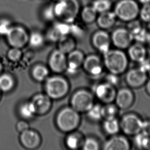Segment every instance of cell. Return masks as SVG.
<instances>
[{"label": "cell", "mask_w": 150, "mask_h": 150, "mask_svg": "<svg viewBox=\"0 0 150 150\" xmlns=\"http://www.w3.org/2000/svg\"><path fill=\"white\" fill-rule=\"evenodd\" d=\"M131 148L130 142L125 136L119 135H112L103 146L105 150H129Z\"/></svg>", "instance_id": "obj_19"}, {"label": "cell", "mask_w": 150, "mask_h": 150, "mask_svg": "<svg viewBox=\"0 0 150 150\" xmlns=\"http://www.w3.org/2000/svg\"><path fill=\"white\" fill-rule=\"evenodd\" d=\"M117 90L105 81L96 84L93 88V95L102 103H112L115 100Z\"/></svg>", "instance_id": "obj_9"}, {"label": "cell", "mask_w": 150, "mask_h": 150, "mask_svg": "<svg viewBox=\"0 0 150 150\" xmlns=\"http://www.w3.org/2000/svg\"><path fill=\"white\" fill-rule=\"evenodd\" d=\"M91 42L93 47L103 55L110 49L112 44L111 35L105 30L101 29L94 33Z\"/></svg>", "instance_id": "obj_14"}, {"label": "cell", "mask_w": 150, "mask_h": 150, "mask_svg": "<svg viewBox=\"0 0 150 150\" xmlns=\"http://www.w3.org/2000/svg\"><path fill=\"white\" fill-rule=\"evenodd\" d=\"M42 17L44 20L47 22H52L57 17L54 10V4H49L43 8L42 12Z\"/></svg>", "instance_id": "obj_36"}, {"label": "cell", "mask_w": 150, "mask_h": 150, "mask_svg": "<svg viewBox=\"0 0 150 150\" xmlns=\"http://www.w3.org/2000/svg\"><path fill=\"white\" fill-rule=\"evenodd\" d=\"M139 10V5L136 0H120L116 4L113 11L117 18L128 23L138 18Z\"/></svg>", "instance_id": "obj_4"}, {"label": "cell", "mask_w": 150, "mask_h": 150, "mask_svg": "<svg viewBox=\"0 0 150 150\" xmlns=\"http://www.w3.org/2000/svg\"><path fill=\"white\" fill-rule=\"evenodd\" d=\"M53 1H55V2H57V1H58L59 0H53Z\"/></svg>", "instance_id": "obj_54"}, {"label": "cell", "mask_w": 150, "mask_h": 150, "mask_svg": "<svg viewBox=\"0 0 150 150\" xmlns=\"http://www.w3.org/2000/svg\"><path fill=\"white\" fill-rule=\"evenodd\" d=\"M134 144L140 150H150V136L140 132L134 136Z\"/></svg>", "instance_id": "obj_31"}, {"label": "cell", "mask_w": 150, "mask_h": 150, "mask_svg": "<svg viewBox=\"0 0 150 150\" xmlns=\"http://www.w3.org/2000/svg\"><path fill=\"white\" fill-rule=\"evenodd\" d=\"M50 69L48 67L42 64L35 65L31 71L33 79L37 82H44L49 76Z\"/></svg>", "instance_id": "obj_23"}, {"label": "cell", "mask_w": 150, "mask_h": 150, "mask_svg": "<svg viewBox=\"0 0 150 150\" xmlns=\"http://www.w3.org/2000/svg\"><path fill=\"white\" fill-rule=\"evenodd\" d=\"M44 82L45 93L52 100L62 99L70 91L69 81L57 74L49 76Z\"/></svg>", "instance_id": "obj_3"}, {"label": "cell", "mask_w": 150, "mask_h": 150, "mask_svg": "<svg viewBox=\"0 0 150 150\" xmlns=\"http://www.w3.org/2000/svg\"><path fill=\"white\" fill-rule=\"evenodd\" d=\"M57 44V49L66 55L75 50L76 46L75 39L70 35L62 37Z\"/></svg>", "instance_id": "obj_24"}, {"label": "cell", "mask_w": 150, "mask_h": 150, "mask_svg": "<svg viewBox=\"0 0 150 150\" xmlns=\"http://www.w3.org/2000/svg\"><path fill=\"white\" fill-rule=\"evenodd\" d=\"M83 140V136L81 133L73 131L69 133L65 138V145L70 150H77L82 147Z\"/></svg>", "instance_id": "obj_22"}, {"label": "cell", "mask_w": 150, "mask_h": 150, "mask_svg": "<svg viewBox=\"0 0 150 150\" xmlns=\"http://www.w3.org/2000/svg\"><path fill=\"white\" fill-rule=\"evenodd\" d=\"M93 94L85 89L75 91L70 99V107L79 113H86L94 103Z\"/></svg>", "instance_id": "obj_5"}, {"label": "cell", "mask_w": 150, "mask_h": 150, "mask_svg": "<svg viewBox=\"0 0 150 150\" xmlns=\"http://www.w3.org/2000/svg\"><path fill=\"white\" fill-rule=\"evenodd\" d=\"M30 128L29 124L27 122V120H19L16 123V129L17 131L20 133L24 132Z\"/></svg>", "instance_id": "obj_45"}, {"label": "cell", "mask_w": 150, "mask_h": 150, "mask_svg": "<svg viewBox=\"0 0 150 150\" xmlns=\"http://www.w3.org/2000/svg\"><path fill=\"white\" fill-rule=\"evenodd\" d=\"M45 35L40 31H35L29 35L28 44L33 48L39 49L43 47L45 44Z\"/></svg>", "instance_id": "obj_29"}, {"label": "cell", "mask_w": 150, "mask_h": 150, "mask_svg": "<svg viewBox=\"0 0 150 150\" xmlns=\"http://www.w3.org/2000/svg\"><path fill=\"white\" fill-rule=\"evenodd\" d=\"M19 140L21 145L28 150L38 148L42 143V138L39 132L30 128L20 133Z\"/></svg>", "instance_id": "obj_12"}, {"label": "cell", "mask_w": 150, "mask_h": 150, "mask_svg": "<svg viewBox=\"0 0 150 150\" xmlns=\"http://www.w3.org/2000/svg\"><path fill=\"white\" fill-rule=\"evenodd\" d=\"M117 19L114 12L109 10L98 15L96 22L100 28L106 30L114 26Z\"/></svg>", "instance_id": "obj_21"}, {"label": "cell", "mask_w": 150, "mask_h": 150, "mask_svg": "<svg viewBox=\"0 0 150 150\" xmlns=\"http://www.w3.org/2000/svg\"><path fill=\"white\" fill-rule=\"evenodd\" d=\"M29 35L24 28L16 26H11L6 37L11 47L22 49L28 43Z\"/></svg>", "instance_id": "obj_7"}, {"label": "cell", "mask_w": 150, "mask_h": 150, "mask_svg": "<svg viewBox=\"0 0 150 150\" xmlns=\"http://www.w3.org/2000/svg\"><path fill=\"white\" fill-rule=\"evenodd\" d=\"M138 3L144 5V4H149L150 3V0H137Z\"/></svg>", "instance_id": "obj_49"}, {"label": "cell", "mask_w": 150, "mask_h": 150, "mask_svg": "<svg viewBox=\"0 0 150 150\" xmlns=\"http://www.w3.org/2000/svg\"><path fill=\"white\" fill-rule=\"evenodd\" d=\"M82 67L92 78L98 79L103 75L105 67L103 62L97 55L92 54L85 57Z\"/></svg>", "instance_id": "obj_8"}, {"label": "cell", "mask_w": 150, "mask_h": 150, "mask_svg": "<svg viewBox=\"0 0 150 150\" xmlns=\"http://www.w3.org/2000/svg\"><path fill=\"white\" fill-rule=\"evenodd\" d=\"M52 100L45 93L33 96L31 101L35 107L36 115H44L48 113L52 107Z\"/></svg>", "instance_id": "obj_17"}, {"label": "cell", "mask_w": 150, "mask_h": 150, "mask_svg": "<svg viewBox=\"0 0 150 150\" xmlns=\"http://www.w3.org/2000/svg\"><path fill=\"white\" fill-rule=\"evenodd\" d=\"M105 81L116 88L120 83V75L109 72L105 76Z\"/></svg>", "instance_id": "obj_43"}, {"label": "cell", "mask_w": 150, "mask_h": 150, "mask_svg": "<svg viewBox=\"0 0 150 150\" xmlns=\"http://www.w3.org/2000/svg\"><path fill=\"white\" fill-rule=\"evenodd\" d=\"M81 149L83 150H98L100 149V144L96 138L88 137L84 138Z\"/></svg>", "instance_id": "obj_35"}, {"label": "cell", "mask_w": 150, "mask_h": 150, "mask_svg": "<svg viewBox=\"0 0 150 150\" xmlns=\"http://www.w3.org/2000/svg\"><path fill=\"white\" fill-rule=\"evenodd\" d=\"M118 110L119 109L117 105L113 104V103L105 104V105H103V119L105 118L116 117Z\"/></svg>", "instance_id": "obj_37"}, {"label": "cell", "mask_w": 150, "mask_h": 150, "mask_svg": "<svg viewBox=\"0 0 150 150\" xmlns=\"http://www.w3.org/2000/svg\"><path fill=\"white\" fill-rule=\"evenodd\" d=\"M138 17L142 23H150V3L142 5L140 7Z\"/></svg>", "instance_id": "obj_39"}, {"label": "cell", "mask_w": 150, "mask_h": 150, "mask_svg": "<svg viewBox=\"0 0 150 150\" xmlns=\"http://www.w3.org/2000/svg\"><path fill=\"white\" fill-rule=\"evenodd\" d=\"M16 80L10 73H2L0 74V90L2 92H9L13 89Z\"/></svg>", "instance_id": "obj_26"}, {"label": "cell", "mask_w": 150, "mask_h": 150, "mask_svg": "<svg viewBox=\"0 0 150 150\" xmlns=\"http://www.w3.org/2000/svg\"><path fill=\"white\" fill-rule=\"evenodd\" d=\"M139 64V67L138 68H140L142 70L144 71L145 72L147 73V71L148 70L150 67V60L149 59L146 57L144 60L141 61L138 63Z\"/></svg>", "instance_id": "obj_46"}, {"label": "cell", "mask_w": 150, "mask_h": 150, "mask_svg": "<svg viewBox=\"0 0 150 150\" xmlns=\"http://www.w3.org/2000/svg\"><path fill=\"white\" fill-rule=\"evenodd\" d=\"M120 122V130L127 135L135 136L142 131L143 120L136 114H126Z\"/></svg>", "instance_id": "obj_6"}, {"label": "cell", "mask_w": 150, "mask_h": 150, "mask_svg": "<svg viewBox=\"0 0 150 150\" xmlns=\"http://www.w3.org/2000/svg\"><path fill=\"white\" fill-rule=\"evenodd\" d=\"M105 68L110 73L120 75L125 73L128 67L129 59L122 50L110 49L103 54Z\"/></svg>", "instance_id": "obj_1"}, {"label": "cell", "mask_w": 150, "mask_h": 150, "mask_svg": "<svg viewBox=\"0 0 150 150\" xmlns=\"http://www.w3.org/2000/svg\"><path fill=\"white\" fill-rule=\"evenodd\" d=\"M141 21L137 20V19L130 21L128 23L127 28L133 35L144 27Z\"/></svg>", "instance_id": "obj_41"}, {"label": "cell", "mask_w": 150, "mask_h": 150, "mask_svg": "<svg viewBox=\"0 0 150 150\" xmlns=\"http://www.w3.org/2000/svg\"><path fill=\"white\" fill-rule=\"evenodd\" d=\"M141 132L146 135L150 136V120H143Z\"/></svg>", "instance_id": "obj_47"}, {"label": "cell", "mask_w": 150, "mask_h": 150, "mask_svg": "<svg viewBox=\"0 0 150 150\" xmlns=\"http://www.w3.org/2000/svg\"><path fill=\"white\" fill-rule=\"evenodd\" d=\"M111 43L117 49H127L133 42V37L127 28H118L111 35Z\"/></svg>", "instance_id": "obj_10"}, {"label": "cell", "mask_w": 150, "mask_h": 150, "mask_svg": "<svg viewBox=\"0 0 150 150\" xmlns=\"http://www.w3.org/2000/svg\"><path fill=\"white\" fill-rule=\"evenodd\" d=\"M147 74L150 77V68H149V69L148 70V71H147Z\"/></svg>", "instance_id": "obj_52"}, {"label": "cell", "mask_w": 150, "mask_h": 150, "mask_svg": "<svg viewBox=\"0 0 150 150\" xmlns=\"http://www.w3.org/2000/svg\"><path fill=\"white\" fill-rule=\"evenodd\" d=\"M50 70L56 74L65 72L67 66V55L57 49L53 51L48 61Z\"/></svg>", "instance_id": "obj_11"}, {"label": "cell", "mask_w": 150, "mask_h": 150, "mask_svg": "<svg viewBox=\"0 0 150 150\" xmlns=\"http://www.w3.org/2000/svg\"><path fill=\"white\" fill-rule=\"evenodd\" d=\"M64 12L59 20L71 24L75 21L80 13V4L79 0H65Z\"/></svg>", "instance_id": "obj_18"}, {"label": "cell", "mask_w": 150, "mask_h": 150, "mask_svg": "<svg viewBox=\"0 0 150 150\" xmlns=\"http://www.w3.org/2000/svg\"><path fill=\"white\" fill-rule=\"evenodd\" d=\"M3 65L1 63V62L0 61V74H1L3 73Z\"/></svg>", "instance_id": "obj_51"}, {"label": "cell", "mask_w": 150, "mask_h": 150, "mask_svg": "<svg viewBox=\"0 0 150 150\" xmlns=\"http://www.w3.org/2000/svg\"><path fill=\"white\" fill-rule=\"evenodd\" d=\"M146 44L149 45V46L150 47V31L149 32L148 37V40H147V42Z\"/></svg>", "instance_id": "obj_50"}, {"label": "cell", "mask_w": 150, "mask_h": 150, "mask_svg": "<svg viewBox=\"0 0 150 150\" xmlns=\"http://www.w3.org/2000/svg\"><path fill=\"white\" fill-rule=\"evenodd\" d=\"M80 13L83 22L84 24H88L96 22L98 14L92 5L86 6L83 7Z\"/></svg>", "instance_id": "obj_28"}, {"label": "cell", "mask_w": 150, "mask_h": 150, "mask_svg": "<svg viewBox=\"0 0 150 150\" xmlns=\"http://www.w3.org/2000/svg\"><path fill=\"white\" fill-rule=\"evenodd\" d=\"M52 26L61 37L70 35V24L59 21L53 24Z\"/></svg>", "instance_id": "obj_34"}, {"label": "cell", "mask_w": 150, "mask_h": 150, "mask_svg": "<svg viewBox=\"0 0 150 150\" xmlns=\"http://www.w3.org/2000/svg\"><path fill=\"white\" fill-rule=\"evenodd\" d=\"M81 121L80 113L71 107L62 108L57 114L55 124L61 132L66 133L75 131Z\"/></svg>", "instance_id": "obj_2"}, {"label": "cell", "mask_w": 150, "mask_h": 150, "mask_svg": "<svg viewBox=\"0 0 150 150\" xmlns=\"http://www.w3.org/2000/svg\"><path fill=\"white\" fill-rule=\"evenodd\" d=\"M18 113L23 119L30 120L36 115L35 107L31 100L22 103L18 108Z\"/></svg>", "instance_id": "obj_27"}, {"label": "cell", "mask_w": 150, "mask_h": 150, "mask_svg": "<svg viewBox=\"0 0 150 150\" xmlns=\"http://www.w3.org/2000/svg\"><path fill=\"white\" fill-rule=\"evenodd\" d=\"M67 66L65 72L69 75L76 74L82 67L85 58L81 51L75 49L67 55Z\"/></svg>", "instance_id": "obj_13"}, {"label": "cell", "mask_w": 150, "mask_h": 150, "mask_svg": "<svg viewBox=\"0 0 150 150\" xmlns=\"http://www.w3.org/2000/svg\"><path fill=\"white\" fill-rule=\"evenodd\" d=\"M103 128L105 133L112 136L117 134L120 130V122L116 117L104 118Z\"/></svg>", "instance_id": "obj_25"}, {"label": "cell", "mask_w": 150, "mask_h": 150, "mask_svg": "<svg viewBox=\"0 0 150 150\" xmlns=\"http://www.w3.org/2000/svg\"><path fill=\"white\" fill-rule=\"evenodd\" d=\"M135 100V96L129 88H122L117 90L114 101L119 109H128L132 106Z\"/></svg>", "instance_id": "obj_16"}, {"label": "cell", "mask_w": 150, "mask_h": 150, "mask_svg": "<svg viewBox=\"0 0 150 150\" xmlns=\"http://www.w3.org/2000/svg\"><path fill=\"white\" fill-rule=\"evenodd\" d=\"M146 89L147 93L150 96V79L148 81H146Z\"/></svg>", "instance_id": "obj_48"}, {"label": "cell", "mask_w": 150, "mask_h": 150, "mask_svg": "<svg viewBox=\"0 0 150 150\" xmlns=\"http://www.w3.org/2000/svg\"><path fill=\"white\" fill-rule=\"evenodd\" d=\"M2 92L0 90V100H1V97H2Z\"/></svg>", "instance_id": "obj_53"}, {"label": "cell", "mask_w": 150, "mask_h": 150, "mask_svg": "<svg viewBox=\"0 0 150 150\" xmlns=\"http://www.w3.org/2000/svg\"><path fill=\"white\" fill-rule=\"evenodd\" d=\"M148 74L139 68L130 69L126 73L125 80L130 87L137 88L146 83Z\"/></svg>", "instance_id": "obj_15"}, {"label": "cell", "mask_w": 150, "mask_h": 150, "mask_svg": "<svg viewBox=\"0 0 150 150\" xmlns=\"http://www.w3.org/2000/svg\"><path fill=\"white\" fill-rule=\"evenodd\" d=\"M86 113L89 119L93 122H99L103 119V105L100 103H94L93 105Z\"/></svg>", "instance_id": "obj_30"}, {"label": "cell", "mask_w": 150, "mask_h": 150, "mask_svg": "<svg viewBox=\"0 0 150 150\" xmlns=\"http://www.w3.org/2000/svg\"><path fill=\"white\" fill-rule=\"evenodd\" d=\"M128 49V57L133 62L138 63L146 57L147 51L144 44L132 43Z\"/></svg>", "instance_id": "obj_20"}, {"label": "cell", "mask_w": 150, "mask_h": 150, "mask_svg": "<svg viewBox=\"0 0 150 150\" xmlns=\"http://www.w3.org/2000/svg\"><path fill=\"white\" fill-rule=\"evenodd\" d=\"M148 34V31L144 26L142 29L133 35V40L137 43L144 44L147 42Z\"/></svg>", "instance_id": "obj_40"}, {"label": "cell", "mask_w": 150, "mask_h": 150, "mask_svg": "<svg viewBox=\"0 0 150 150\" xmlns=\"http://www.w3.org/2000/svg\"><path fill=\"white\" fill-rule=\"evenodd\" d=\"M46 40L51 43H57L62 37L51 26L47 29L45 35Z\"/></svg>", "instance_id": "obj_42"}, {"label": "cell", "mask_w": 150, "mask_h": 150, "mask_svg": "<svg viewBox=\"0 0 150 150\" xmlns=\"http://www.w3.org/2000/svg\"><path fill=\"white\" fill-rule=\"evenodd\" d=\"M11 27L9 21L6 19H2L0 20V35L5 36L8 33V31Z\"/></svg>", "instance_id": "obj_44"}, {"label": "cell", "mask_w": 150, "mask_h": 150, "mask_svg": "<svg viewBox=\"0 0 150 150\" xmlns=\"http://www.w3.org/2000/svg\"><path fill=\"white\" fill-rule=\"evenodd\" d=\"M23 53L21 49L11 47L7 52V59L12 62H17L22 57Z\"/></svg>", "instance_id": "obj_38"}, {"label": "cell", "mask_w": 150, "mask_h": 150, "mask_svg": "<svg viewBox=\"0 0 150 150\" xmlns=\"http://www.w3.org/2000/svg\"><path fill=\"white\" fill-rule=\"evenodd\" d=\"M83 24L75 21L70 24V35L75 39L83 38L86 32Z\"/></svg>", "instance_id": "obj_32"}, {"label": "cell", "mask_w": 150, "mask_h": 150, "mask_svg": "<svg viewBox=\"0 0 150 150\" xmlns=\"http://www.w3.org/2000/svg\"><path fill=\"white\" fill-rule=\"evenodd\" d=\"M92 6L98 14L109 11L112 7L110 0H94Z\"/></svg>", "instance_id": "obj_33"}]
</instances>
